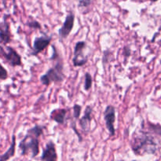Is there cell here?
<instances>
[{
  "mask_svg": "<svg viewBox=\"0 0 161 161\" xmlns=\"http://www.w3.org/2000/svg\"><path fill=\"white\" fill-rule=\"evenodd\" d=\"M82 107L78 104H75L73 106V117L75 119H78L80 118V114H81Z\"/></svg>",
  "mask_w": 161,
  "mask_h": 161,
  "instance_id": "16",
  "label": "cell"
},
{
  "mask_svg": "<svg viewBox=\"0 0 161 161\" xmlns=\"http://www.w3.org/2000/svg\"><path fill=\"white\" fill-rule=\"evenodd\" d=\"M68 109L66 108H57L53 110L50 115V118L59 124H64L66 120V114Z\"/></svg>",
  "mask_w": 161,
  "mask_h": 161,
  "instance_id": "12",
  "label": "cell"
},
{
  "mask_svg": "<svg viewBox=\"0 0 161 161\" xmlns=\"http://www.w3.org/2000/svg\"><path fill=\"white\" fill-rule=\"evenodd\" d=\"M52 40L51 36H41L39 37H36L34 39V42H33V47L31 49V52L30 53L29 55L31 56H36L39 54V53L45 50L47 47L50 44V42Z\"/></svg>",
  "mask_w": 161,
  "mask_h": 161,
  "instance_id": "6",
  "label": "cell"
},
{
  "mask_svg": "<svg viewBox=\"0 0 161 161\" xmlns=\"http://www.w3.org/2000/svg\"><path fill=\"white\" fill-rule=\"evenodd\" d=\"M104 119L105 126L110 136H114L116 134L115 121H116V108L113 105H108L104 111Z\"/></svg>",
  "mask_w": 161,
  "mask_h": 161,
  "instance_id": "5",
  "label": "cell"
},
{
  "mask_svg": "<svg viewBox=\"0 0 161 161\" xmlns=\"http://www.w3.org/2000/svg\"><path fill=\"white\" fill-rule=\"evenodd\" d=\"M6 17L3 19V22H0V44L6 45L11 41V32L9 29V24L6 21Z\"/></svg>",
  "mask_w": 161,
  "mask_h": 161,
  "instance_id": "11",
  "label": "cell"
},
{
  "mask_svg": "<svg viewBox=\"0 0 161 161\" xmlns=\"http://www.w3.org/2000/svg\"><path fill=\"white\" fill-rule=\"evenodd\" d=\"M8 78V72L1 64H0V80H5Z\"/></svg>",
  "mask_w": 161,
  "mask_h": 161,
  "instance_id": "17",
  "label": "cell"
},
{
  "mask_svg": "<svg viewBox=\"0 0 161 161\" xmlns=\"http://www.w3.org/2000/svg\"><path fill=\"white\" fill-rule=\"evenodd\" d=\"M3 1V5H4L5 7H6V3H7V1H9V0H2ZM13 2H14V3H15V0H13Z\"/></svg>",
  "mask_w": 161,
  "mask_h": 161,
  "instance_id": "20",
  "label": "cell"
},
{
  "mask_svg": "<svg viewBox=\"0 0 161 161\" xmlns=\"http://www.w3.org/2000/svg\"><path fill=\"white\" fill-rule=\"evenodd\" d=\"M6 53L3 57L7 63H9L12 67L21 65V57L13 47H6Z\"/></svg>",
  "mask_w": 161,
  "mask_h": 161,
  "instance_id": "8",
  "label": "cell"
},
{
  "mask_svg": "<svg viewBox=\"0 0 161 161\" xmlns=\"http://www.w3.org/2000/svg\"><path fill=\"white\" fill-rule=\"evenodd\" d=\"M44 127L41 125H35L30 128L26 135L20 141L19 149L22 156H25L31 152V158H36L39 153V137L43 135Z\"/></svg>",
  "mask_w": 161,
  "mask_h": 161,
  "instance_id": "2",
  "label": "cell"
},
{
  "mask_svg": "<svg viewBox=\"0 0 161 161\" xmlns=\"http://www.w3.org/2000/svg\"><path fill=\"white\" fill-rule=\"evenodd\" d=\"M15 148H16V137L15 135H13L12 136V142H11L10 146H9V149L6 150V153L3 154L2 156H0V161H5L8 160L13 157L15 154Z\"/></svg>",
  "mask_w": 161,
  "mask_h": 161,
  "instance_id": "13",
  "label": "cell"
},
{
  "mask_svg": "<svg viewBox=\"0 0 161 161\" xmlns=\"http://www.w3.org/2000/svg\"><path fill=\"white\" fill-rule=\"evenodd\" d=\"M93 78L92 75L89 72H86L84 75V90L85 91H89L92 87Z\"/></svg>",
  "mask_w": 161,
  "mask_h": 161,
  "instance_id": "14",
  "label": "cell"
},
{
  "mask_svg": "<svg viewBox=\"0 0 161 161\" xmlns=\"http://www.w3.org/2000/svg\"><path fill=\"white\" fill-rule=\"evenodd\" d=\"M40 160L45 161H55L58 160V154L56 151V146L53 141H49L46 145V147L43 149L42 154L40 157Z\"/></svg>",
  "mask_w": 161,
  "mask_h": 161,
  "instance_id": "9",
  "label": "cell"
},
{
  "mask_svg": "<svg viewBox=\"0 0 161 161\" xmlns=\"http://www.w3.org/2000/svg\"><path fill=\"white\" fill-rule=\"evenodd\" d=\"M93 107L91 105H87L85 108L84 114L83 117L80 119V126L84 132H88L91 129V121H92Z\"/></svg>",
  "mask_w": 161,
  "mask_h": 161,
  "instance_id": "10",
  "label": "cell"
},
{
  "mask_svg": "<svg viewBox=\"0 0 161 161\" xmlns=\"http://www.w3.org/2000/svg\"><path fill=\"white\" fill-rule=\"evenodd\" d=\"M76 1L78 8L82 10L87 9L92 4V0H76Z\"/></svg>",
  "mask_w": 161,
  "mask_h": 161,
  "instance_id": "15",
  "label": "cell"
},
{
  "mask_svg": "<svg viewBox=\"0 0 161 161\" xmlns=\"http://www.w3.org/2000/svg\"><path fill=\"white\" fill-rule=\"evenodd\" d=\"M87 44L85 41H79L74 47L72 64L74 67H81L85 65L88 61V56L84 54V50Z\"/></svg>",
  "mask_w": 161,
  "mask_h": 161,
  "instance_id": "4",
  "label": "cell"
},
{
  "mask_svg": "<svg viewBox=\"0 0 161 161\" xmlns=\"http://www.w3.org/2000/svg\"><path fill=\"white\" fill-rule=\"evenodd\" d=\"M157 134L161 135V127L149 123V130H140L133 135L130 141V146L136 156L144 154H154L158 149V142L153 135Z\"/></svg>",
  "mask_w": 161,
  "mask_h": 161,
  "instance_id": "1",
  "label": "cell"
},
{
  "mask_svg": "<svg viewBox=\"0 0 161 161\" xmlns=\"http://www.w3.org/2000/svg\"><path fill=\"white\" fill-rule=\"evenodd\" d=\"M26 25H28V27H30L31 28H33V29H40L41 25L37 20H32V21H28L27 22Z\"/></svg>",
  "mask_w": 161,
  "mask_h": 161,
  "instance_id": "18",
  "label": "cell"
},
{
  "mask_svg": "<svg viewBox=\"0 0 161 161\" xmlns=\"http://www.w3.org/2000/svg\"><path fill=\"white\" fill-rule=\"evenodd\" d=\"M130 53H131V50L128 47H124V56L125 57V59H127L128 57L130 56Z\"/></svg>",
  "mask_w": 161,
  "mask_h": 161,
  "instance_id": "19",
  "label": "cell"
},
{
  "mask_svg": "<svg viewBox=\"0 0 161 161\" xmlns=\"http://www.w3.org/2000/svg\"><path fill=\"white\" fill-rule=\"evenodd\" d=\"M75 22V14L70 11L66 16L65 20L63 23L61 28L58 30V35L61 39H64L72 32Z\"/></svg>",
  "mask_w": 161,
  "mask_h": 161,
  "instance_id": "7",
  "label": "cell"
},
{
  "mask_svg": "<svg viewBox=\"0 0 161 161\" xmlns=\"http://www.w3.org/2000/svg\"><path fill=\"white\" fill-rule=\"evenodd\" d=\"M149 1H151V2H153V3H155V2H157V1H158V0H149Z\"/></svg>",
  "mask_w": 161,
  "mask_h": 161,
  "instance_id": "21",
  "label": "cell"
},
{
  "mask_svg": "<svg viewBox=\"0 0 161 161\" xmlns=\"http://www.w3.org/2000/svg\"><path fill=\"white\" fill-rule=\"evenodd\" d=\"M64 78V64L61 61H58L53 67L49 69L44 75H41L40 81L44 86H48L51 83L62 82Z\"/></svg>",
  "mask_w": 161,
  "mask_h": 161,
  "instance_id": "3",
  "label": "cell"
}]
</instances>
